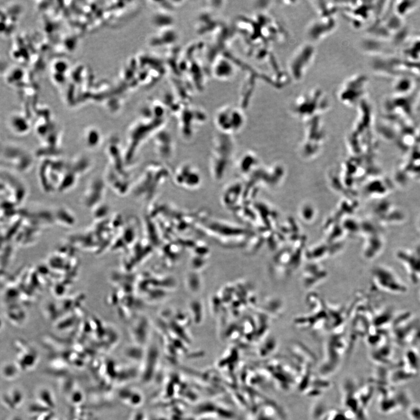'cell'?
<instances>
[{"mask_svg": "<svg viewBox=\"0 0 420 420\" xmlns=\"http://www.w3.org/2000/svg\"><path fill=\"white\" fill-rule=\"evenodd\" d=\"M374 278L382 290L395 295H402L407 292V285L402 278L391 268L379 267L375 270Z\"/></svg>", "mask_w": 420, "mask_h": 420, "instance_id": "cell-1", "label": "cell"}, {"mask_svg": "<svg viewBox=\"0 0 420 420\" xmlns=\"http://www.w3.org/2000/svg\"><path fill=\"white\" fill-rule=\"evenodd\" d=\"M399 259L405 265L409 276L415 283L419 281L420 275V257L413 253V252L401 251L398 254Z\"/></svg>", "mask_w": 420, "mask_h": 420, "instance_id": "cell-2", "label": "cell"}, {"mask_svg": "<svg viewBox=\"0 0 420 420\" xmlns=\"http://www.w3.org/2000/svg\"><path fill=\"white\" fill-rule=\"evenodd\" d=\"M414 86V81L408 77H401L396 80L394 88L396 94L405 95L412 91Z\"/></svg>", "mask_w": 420, "mask_h": 420, "instance_id": "cell-3", "label": "cell"}, {"mask_svg": "<svg viewBox=\"0 0 420 420\" xmlns=\"http://www.w3.org/2000/svg\"><path fill=\"white\" fill-rule=\"evenodd\" d=\"M417 2L415 1H401L396 5L397 14L402 16L408 15L416 8Z\"/></svg>", "mask_w": 420, "mask_h": 420, "instance_id": "cell-4", "label": "cell"}]
</instances>
